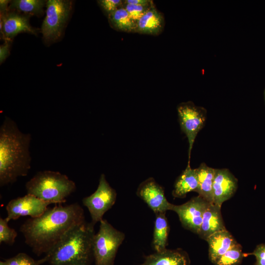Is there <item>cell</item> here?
<instances>
[{
    "instance_id": "8992f818",
    "label": "cell",
    "mask_w": 265,
    "mask_h": 265,
    "mask_svg": "<svg viewBox=\"0 0 265 265\" xmlns=\"http://www.w3.org/2000/svg\"><path fill=\"white\" fill-rule=\"evenodd\" d=\"M46 15L41 27L46 41H53L61 35L72 9L69 0H49L47 2Z\"/></svg>"
},
{
    "instance_id": "5b68a950",
    "label": "cell",
    "mask_w": 265,
    "mask_h": 265,
    "mask_svg": "<svg viewBox=\"0 0 265 265\" xmlns=\"http://www.w3.org/2000/svg\"><path fill=\"white\" fill-rule=\"evenodd\" d=\"M92 244L96 265H114L117 250L125 239L122 232L114 228L106 220L100 222Z\"/></svg>"
},
{
    "instance_id": "8fae6325",
    "label": "cell",
    "mask_w": 265,
    "mask_h": 265,
    "mask_svg": "<svg viewBox=\"0 0 265 265\" xmlns=\"http://www.w3.org/2000/svg\"><path fill=\"white\" fill-rule=\"evenodd\" d=\"M136 194L156 214L171 210L172 204L167 200L163 187L153 178L142 182Z\"/></svg>"
},
{
    "instance_id": "484cf974",
    "label": "cell",
    "mask_w": 265,
    "mask_h": 265,
    "mask_svg": "<svg viewBox=\"0 0 265 265\" xmlns=\"http://www.w3.org/2000/svg\"><path fill=\"white\" fill-rule=\"evenodd\" d=\"M153 4V3L145 6L125 4L123 7L128 12L131 18L136 23Z\"/></svg>"
},
{
    "instance_id": "9c48e42d",
    "label": "cell",
    "mask_w": 265,
    "mask_h": 265,
    "mask_svg": "<svg viewBox=\"0 0 265 265\" xmlns=\"http://www.w3.org/2000/svg\"><path fill=\"white\" fill-rule=\"evenodd\" d=\"M210 204L198 195L182 205L172 204L170 211L178 214L184 228L198 234L204 213Z\"/></svg>"
},
{
    "instance_id": "4316f807",
    "label": "cell",
    "mask_w": 265,
    "mask_h": 265,
    "mask_svg": "<svg viewBox=\"0 0 265 265\" xmlns=\"http://www.w3.org/2000/svg\"><path fill=\"white\" fill-rule=\"evenodd\" d=\"M98 1L101 7L108 15L123 7L124 4V1L121 0H100Z\"/></svg>"
},
{
    "instance_id": "30bf717a",
    "label": "cell",
    "mask_w": 265,
    "mask_h": 265,
    "mask_svg": "<svg viewBox=\"0 0 265 265\" xmlns=\"http://www.w3.org/2000/svg\"><path fill=\"white\" fill-rule=\"evenodd\" d=\"M50 203L43 201L36 196L27 194L10 201L6 206L7 216L6 220L9 222L21 216H29L36 218L43 214L48 208Z\"/></svg>"
},
{
    "instance_id": "f1b7e54d",
    "label": "cell",
    "mask_w": 265,
    "mask_h": 265,
    "mask_svg": "<svg viewBox=\"0 0 265 265\" xmlns=\"http://www.w3.org/2000/svg\"><path fill=\"white\" fill-rule=\"evenodd\" d=\"M9 53V44L5 42L0 47V62L1 63L8 55Z\"/></svg>"
},
{
    "instance_id": "44dd1931",
    "label": "cell",
    "mask_w": 265,
    "mask_h": 265,
    "mask_svg": "<svg viewBox=\"0 0 265 265\" xmlns=\"http://www.w3.org/2000/svg\"><path fill=\"white\" fill-rule=\"evenodd\" d=\"M109 23L115 30L136 32V23L130 17L124 7H121L108 15Z\"/></svg>"
},
{
    "instance_id": "ac0fdd59",
    "label": "cell",
    "mask_w": 265,
    "mask_h": 265,
    "mask_svg": "<svg viewBox=\"0 0 265 265\" xmlns=\"http://www.w3.org/2000/svg\"><path fill=\"white\" fill-rule=\"evenodd\" d=\"M198 187L195 192L210 203H213V183L215 169L202 163L196 168Z\"/></svg>"
},
{
    "instance_id": "d4e9b609",
    "label": "cell",
    "mask_w": 265,
    "mask_h": 265,
    "mask_svg": "<svg viewBox=\"0 0 265 265\" xmlns=\"http://www.w3.org/2000/svg\"><path fill=\"white\" fill-rule=\"evenodd\" d=\"M5 261L8 265H40L47 262V259L45 256L40 260H35L26 254L21 253Z\"/></svg>"
},
{
    "instance_id": "d6a6232c",
    "label": "cell",
    "mask_w": 265,
    "mask_h": 265,
    "mask_svg": "<svg viewBox=\"0 0 265 265\" xmlns=\"http://www.w3.org/2000/svg\"><path fill=\"white\" fill-rule=\"evenodd\" d=\"M264 99H265V89L264 90Z\"/></svg>"
},
{
    "instance_id": "603a6c76",
    "label": "cell",
    "mask_w": 265,
    "mask_h": 265,
    "mask_svg": "<svg viewBox=\"0 0 265 265\" xmlns=\"http://www.w3.org/2000/svg\"><path fill=\"white\" fill-rule=\"evenodd\" d=\"M242 257V247L238 243L217 259L214 264L216 265H237L240 263Z\"/></svg>"
},
{
    "instance_id": "1f68e13d",
    "label": "cell",
    "mask_w": 265,
    "mask_h": 265,
    "mask_svg": "<svg viewBox=\"0 0 265 265\" xmlns=\"http://www.w3.org/2000/svg\"><path fill=\"white\" fill-rule=\"evenodd\" d=\"M0 265H8L5 261H0Z\"/></svg>"
},
{
    "instance_id": "6da1fadb",
    "label": "cell",
    "mask_w": 265,
    "mask_h": 265,
    "mask_svg": "<svg viewBox=\"0 0 265 265\" xmlns=\"http://www.w3.org/2000/svg\"><path fill=\"white\" fill-rule=\"evenodd\" d=\"M85 221L78 203L48 208L41 216L29 218L20 227L26 243L38 256L49 253L76 226Z\"/></svg>"
},
{
    "instance_id": "9a60e30c",
    "label": "cell",
    "mask_w": 265,
    "mask_h": 265,
    "mask_svg": "<svg viewBox=\"0 0 265 265\" xmlns=\"http://www.w3.org/2000/svg\"><path fill=\"white\" fill-rule=\"evenodd\" d=\"M0 30L6 39L12 38L22 32L36 33L29 25L27 17L15 13H8L2 17V22L0 20Z\"/></svg>"
},
{
    "instance_id": "7c38bea8",
    "label": "cell",
    "mask_w": 265,
    "mask_h": 265,
    "mask_svg": "<svg viewBox=\"0 0 265 265\" xmlns=\"http://www.w3.org/2000/svg\"><path fill=\"white\" fill-rule=\"evenodd\" d=\"M238 188V180L226 168L215 169L213 183V203L221 206L231 198Z\"/></svg>"
},
{
    "instance_id": "cb8c5ba5",
    "label": "cell",
    "mask_w": 265,
    "mask_h": 265,
    "mask_svg": "<svg viewBox=\"0 0 265 265\" xmlns=\"http://www.w3.org/2000/svg\"><path fill=\"white\" fill-rule=\"evenodd\" d=\"M5 218H0V243L11 245L17 236L16 230L10 227Z\"/></svg>"
},
{
    "instance_id": "7a4b0ae2",
    "label": "cell",
    "mask_w": 265,
    "mask_h": 265,
    "mask_svg": "<svg viewBox=\"0 0 265 265\" xmlns=\"http://www.w3.org/2000/svg\"><path fill=\"white\" fill-rule=\"evenodd\" d=\"M30 133H24L13 120L5 117L0 128V186L26 176L31 167Z\"/></svg>"
},
{
    "instance_id": "f546056e",
    "label": "cell",
    "mask_w": 265,
    "mask_h": 265,
    "mask_svg": "<svg viewBox=\"0 0 265 265\" xmlns=\"http://www.w3.org/2000/svg\"><path fill=\"white\" fill-rule=\"evenodd\" d=\"M152 0H126L125 4L136 5H148L152 3Z\"/></svg>"
},
{
    "instance_id": "e0dca14e",
    "label": "cell",
    "mask_w": 265,
    "mask_h": 265,
    "mask_svg": "<svg viewBox=\"0 0 265 265\" xmlns=\"http://www.w3.org/2000/svg\"><path fill=\"white\" fill-rule=\"evenodd\" d=\"M209 244V258L214 262L238 243L227 230L216 232L207 239Z\"/></svg>"
},
{
    "instance_id": "52a82bcc",
    "label": "cell",
    "mask_w": 265,
    "mask_h": 265,
    "mask_svg": "<svg viewBox=\"0 0 265 265\" xmlns=\"http://www.w3.org/2000/svg\"><path fill=\"white\" fill-rule=\"evenodd\" d=\"M177 111L181 130L188 140V162L190 163L193 145L198 133L204 126L207 110L204 107L188 101L180 104L177 106Z\"/></svg>"
},
{
    "instance_id": "5bb4252c",
    "label": "cell",
    "mask_w": 265,
    "mask_h": 265,
    "mask_svg": "<svg viewBox=\"0 0 265 265\" xmlns=\"http://www.w3.org/2000/svg\"><path fill=\"white\" fill-rule=\"evenodd\" d=\"M188 256L184 250L177 249L155 252L146 257L141 265H189Z\"/></svg>"
},
{
    "instance_id": "4fadbf2b",
    "label": "cell",
    "mask_w": 265,
    "mask_h": 265,
    "mask_svg": "<svg viewBox=\"0 0 265 265\" xmlns=\"http://www.w3.org/2000/svg\"><path fill=\"white\" fill-rule=\"evenodd\" d=\"M221 207L210 203L205 211L198 233L202 239L207 240L213 234L226 230L221 214Z\"/></svg>"
},
{
    "instance_id": "277c9868",
    "label": "cell",
    "mask_w": 265,
    "mask_h": 265,
    "mask_svg": "<svg viewBox=\"0 0 265 265\" xmlns=\"http://www.w3.org/2000/svg\"><path fill=\"white\" fill-rule=\"evenodd\" d=\"M25 186L27 194L51 204L65 202L76 189L75 183L66 175L50 170L38 172Z\"/></svg>"
},
{
    "instance_id": "4dcf8cb0",
    "label": "cell",
    "mask_w": 265,
    "mask_h": 265,
    "mask_svg": "<svg viewBox=\"0 0 265 265\" xmlns=\"http://www.w3.org/2000/svg\"><path fill=\"white\" fill-rule=\"evenodd\" d=\"M9 0H0V9L1 13L6 10L7 8V5Z\"/></svg>"
},
{
    "instance_id": "ba28073f",
    "label": "cell",
    "mask_w": 265,
    "mask_h": 265,
    "mask_svg": "<svg viewBox=\"0 0 265 265\" xmlns=\"http://www.w3.org/2000/svg\"><path fill=\"white\" fill-rule=\"evenodd\" d=\"M117 193L107 182L105 174L100 176L96 191L82 199V203L88 210L91 223L94 225L102 221L104 214L114 204Z\"/></svg>"
},
{
    "instance_id": "2e32d148",
    "label": "cell",
    "mask_w": 265,
    "mask_h": 265,
    "mask_svg": "<svg viewBox=\"0 0 265 265\" xmlns=\"http://www.w3.org/2000/svg\"><path fill=\"white\" fill-rule=\"evenodd\" d=\"M164 19L153 4L136 22V32L140 34L158 35L164 27Z\"/></svg>"
},
{
    "instance_id": "ffe728a7",
    "label": "cell",
    "mask_w": 265,
    "mask_h": 265,
    "mask_svg": "<svg viewBox=\"0 0 265 265\" xmlns=\"http://www.w3.org/2000/svg\"><path fill=\"white\" fill-rule=\"evenodd\" d=\"M152 245L156 252L166 249L169 226L165 212L156 213Z\"/></svg>"
},
{
    "instance_id": "d6986e66",
    "label": "cell",
    "mask_w": 265,
    "mask_h": 265,
    "mask_svg": "<svg viewBox=\"0 0 265 265\" xmlns=\"http://www.w3.org/2000/svg\"><path fill=\"white\" fill-rule=\"evenodd\" d=\"M198 187L196 169H192L188 162L186 169L176 180L172 195L174 197L184 198L191 191H196Z\"/></svg>"
},
{
    "instance_id": "3957f363",
    "label": "cell",
    "mask_w": 265,
    "mask_h": 265,
    "mask_svg": "<svg viewBox=\"0 0 265 265\" xmlns=\"http://www.w3.org/2000/svg\"><path fill=\"white\" fill-rule=\"evenodd\" d=\"M94 225L86 221L70 230L46 255L51 265H89Z\"/></svg>"
},
{
    "instance_id": "7402d4cb",
    "label": "cell",
    "mask_w": 265,
    "mask_h": 265,
    "mask_svg": "<svg viewBox=\"0 0 265 265\" xmlns=\"http://www.w3.org/2000/svg\"><path fill=\"white\" fill-rule=\"evenodd\" d=\"M44 0H15L11 2L10 7L19 11L32 14L42 13Z\"/></svg>"
},
{
    "instance_id": "83f0119b",
    "label": "cell",
    "mask_w": 265,
    "mask_h": 265,
    "mask_svg": "<svg viewBox=\"0 0 265 265\" xmlns=\"http://www.w3.org/2000/svg\"><path fill=\"white\" fill-rule=\"evenodd\" d=\"M249 254L255 257L256 259L255 265H265V244L258 245L253 252Z\"/></svg>"
}]
</instances>
